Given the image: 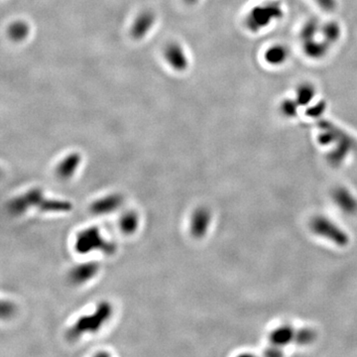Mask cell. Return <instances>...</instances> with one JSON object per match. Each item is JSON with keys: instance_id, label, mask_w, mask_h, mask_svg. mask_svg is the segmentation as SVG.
Returning a JSON list of instances; mask_svg holds the SVG:
<instances>
[{"instance_id": "6da1fadb", "label": "cell", "mask_w": 357, "mask_h": 357, "mask_svg": "<svg viewBox=\"0 0 357 357\" xmlns=\"http://www.w3.org/2000/svg\"><path fill=\"white\" fill-rule=\"evenodd\" d=\"M108 313L109 308L106 303L103 304V307L98 309L96 315L94 314L93 316L88 317V319H83L79 321V322L74 325L73 329L71 330V335L78 337L80 336V333H83L85 330H96L100 326L101 322L105 321L106 319L108 317Z\"/></svg>"}, {"instance_id": "7a4b0ae2", "label": "cell", "mask_w": 357, "mask_h": 357, "mask_svg": "<svg viewBox=\"0 0 357 357\" xmlns=\"http://www.w3.org/2000/svg\"><path fill=\"white\" fill-rule=\"evenodd\" d=\"M105 242L103 243L100 239V236L96 229H89L87 232L82 233L79 235L78 242H76V247L79 251H89L93 248H105Z\"/></svg>"}, {"instance_id": "3957f363", "label": "cell", "mask_w": 357, "mask_h": 357, "mask_svg": "<svg viewBox=\"0 0 357 357\" xmlns=\"http://www.w3.org/2000/svg\"><path fill=\"white\" fill-rule=\"evenodd\" d=\"M119 202V199L117 197H108L104 200H101L96 203V207H94V210L96 212H107V211H112L115 209L116 205Z\"/></svg>"}, {"instance_id": "277c9868", "label": "cell", "mask_w": 357, "mask_h": 357, "mask_svg": "<svg viewBox=\"0 0 357 357\" xmlns=\"http://www.w3.org/2000/svg\"><path fill=\"white\" fill-rule=\"evenodd\" d=\"M76 162H78V158H73V157L68 158V160L65 163L63 162V164L60 167L61 174L63 176H68V174L72 172V170L74 169V166H75Z\"/></svg>"}]
</instances>
